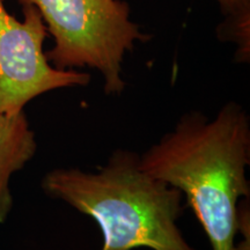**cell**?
<instances>
[{"instance_id":"5b68a950","label":"cell","mask_w":250,"mask_h":250,"mask_svg":"<svg viewBox=\"0 0 250 250\" xmlns=\"http://www.w3.org/2000/svg\"><path fill=\"white\" fill-rule=\"evenodd\" d=\"M35 133L24 112L0 114V224L5 223L13 206L9 190L12 175L21 170L36 153Z\"/></svg>"},{"instance_id":"277c9868","label":"cell","mask_w":250,"mask_h":250,"mask_svg":"<svg viewBox=\"0 0 250 250\" xmlns=\"http://www.w3.org/2000/svg\"><path fill=\"white\" fill-rule=\"evenodd\" d=\"M19 21L0 0V114L22 112L28 102L50 90L85 87L90 76L77 70H57L43 51L48 35L35 6L22 5Z\"/></svg>"},{"instance_id":"8992f818","label":"cell","mask_w":250,"mask_h":250,"mask_svg":"<svg viewBox=\"0 0 250 250\" xmlns=\"http://www.w3.org/2000/svg\"><path fill=\"white\" fill-rule=\"evenodd\" d=\"M224 21L217 27V36L236 44L235 59L248 62L250 58V0H217Z\"/></svg>"},{"instance_id":"3957f363","label":"cell","mask_w":250,"mask_h":250,"mask_svg":"<svg viewBox=\"0 0 250 250\" xmlns=\"http://www.w3.org/2000/svg\"><path fill=\"white\" fill-rule=\"evenodd\" d=\"M39 9L46 30L55 40L45 52L57 70L92 67L103 77L104 93L120 95L125 88L122 62L137 42L151 35L130 20V6L124 0H17Z\"/></svg>"},{"instance_id":"6da1fadb","label":"cell","mask_w":250,"mask_h":250,"mask_svg":"<svg viewBox=\"0 0 250 250\" xmlns=\"http://www.w3.org/2000/svg\"><path fill=\"white\" fill-rule=\"evenodd\" d=\"M250 121L228 102L214 118L188 112L140 156L146 173L179 189L213 250H236L239 208L250 197Z\"/></svg>"},{"instance_id":"7a4b0ae2","label":"cell","mask_w":250,"mask_h":250,"mask_svg":"<svg viewBox=\"0 0 250 250\" xmlns=\"http://www.w3.org/2000/svg\"><path fill=\"white\" fill-rule=\"evenodd\" d=\"M46 195L93 218L101 228V250H196L177 227L183 193L146 173L140 155L112 153L96 173L58 168L42 181Z\"/></svg>"}]
</instances>
